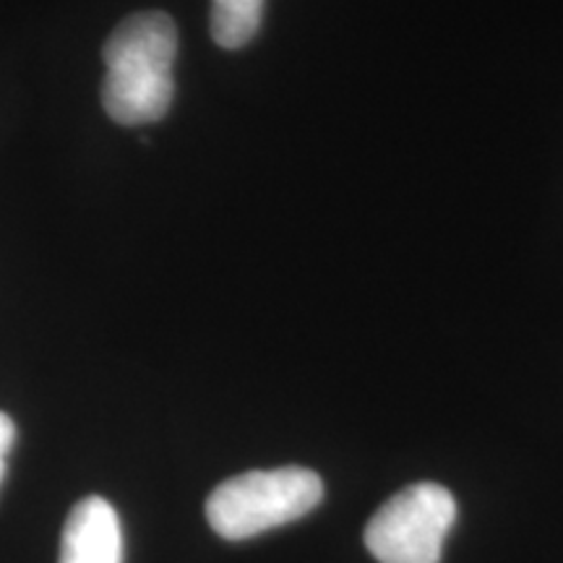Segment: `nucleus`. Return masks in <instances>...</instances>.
<instances>
[{"mask_svg": "<svg viewBox=\"0 0 563 563\" xmlns=\"http://www.w3.org/2000/svg\"><path fill=\"white\" fill-rule=\"evenodd\" d=\"M454 519L456 501L443 485H410L373 514L365 545L378 563H439Z\"/></svg>", "mask_w": 563, "mask_h": 563, "instance_id": "obj_3", "label": "nucleus"}, {"mask_svg": "<svg viewBox=\"0 0 563 563\" xmlns=\"http://www.w3.org/2000/svg\"><path fill=\"white\" fill-rule=\"evenodd\" d=\"M321 498L323 483L313 470H253L211 490L207 519L220 538L245 540L306 517Z\"/></svg>", "mask_w": 563, "mask_h": 563, "instance_id": "obj_2", "label": "nucleus"}, {"mask_svg": "<svg viewBox=\"0 0 563 563\" xmlns=\"http://www.w3.org/2000/svg\"><path fill=\"white\" fill-rule=\"evenodd\" d=\"M264 0H211V37L224 51H238L256 37Z\"/></svg>", "mask_w": 563, "mask_h": 563, "instance_id": "obj_5", "label": "nucleus"}, {"mask_svg": "<svg viewBox=\"0 0 563 563\" xmlns=\"http://www.w3.org/2000/svg\"><path fill=\"white\" fill-rule=\"evenodd\" d=\"M60 563H123L121 519L100 496L70 509L60 538Z\"/></svg>", "mask_w": 563, "mask_h": 563, "instance_id": "obj_4", "label": "nucleus"}, {"mask_svg": "<svg viewBox=\"0 0 563 563\" xmlns=\"http://www.w3.org/2000/svg\"><path fill=\"white\" fill-rule=\"evenodd\" d=\"M178 53L175 21L162 11L133 13L104 42L102 108L115 123L144 125L173 104V63Z\"/></svg>", "mask_w": 563, "mask_h": 563, "instance_id": "obj_1", "label": "nucleus"}, {"mask_svg": "<svg viewBox=\"0 0 563 563\" xmlns=\"http://www.w3.org/2000/svg\"><path fill=\"white\" fill-rule=\"evenodd\" d=\"M13 441H16V426L5 412H0V483L5 477V456H9Z\"/></svg>", "mask_w": 563, "mask_h": 563, "instance_id": "obj_6", "label": "nucleus"}]
</instances>
